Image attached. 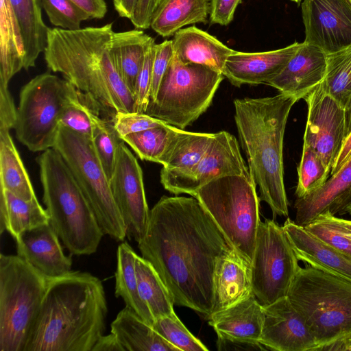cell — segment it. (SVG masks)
Wrapping results in <instances>:
<instances>
[{"label":"cell","instance_id":"obj_1","mask_svg":"<svg viewBox=\"0 0 351 351\" xmlns=\"http://www.w3.org/2000/svg\"><path fill=\"white\" fill-rule=\"evenodd\" d=\"M138 247L175 305L212 314L215 268L233 248L198 199L162 196L149 211Z\"/></svg>","mask_w":351,"mask_h":351},{"label":"cell","instance_id":"obj_2","mask_svg":"<svg viewBox=\"0 0 351 351\" xmlns=\"http://www.w3.org/2000/svg\"><path fill=\"white\" fill-rule=\"evenodd\" d=\"M107 313L97 277L71 271L49 279L24 351H92L104 335Z\"/></svg>","mask_w":351,"mask_h":351},{"label":"cell","instance_id":"obj_3","mask_svg":"<svg viewBox=\"0 0 351 351\" xmlns=\"http://www.w3.org/2000/svg\"><path fill=\"white\" fill-rule=\"evenodd\" d=\"M112 23L77 30L49 28L44 57L48 69L84 93L114 119L133 112L134 97L121 77L110 51Z\"/></svg>","mask_w":351,"mask_h":351},{"label":"cell","instance_id":"obj_4","mask_svg":"<svg viewBox=\"0 0 351 351\" xmlns=\"http://www.w3.org/2000/svg\"><path fill=\"white\" fill-rule=\"evenodd\" d=\"M298 99L289 94L236 99L234 121L249 172L259 199L273 215L287 217L289 202L284 182L283 141L289 114Z\"/></svg>","mask_w":351,"mask_h":351},{"label":"cell","instance_id":"obj_5","mask_svg":"<svg viewBox=\"0 0 351 351\" xmlns=\"http://www.w3.org/2000/svg\"><path fill=\"white\" fill-rule=\"evenodd\" d=\"M38 163L50 225L71 254L95 253L104 234L64 160L49 148L40 154Z\"/></svg>","mask_w":351,"mask_h":351},{"label":"cell","instance_id":"obj_6","mask_svg":"<svg viewBox=\"0 0 351 351\" xmlns=\"http://www.w3.org/2000/svg\"><path fill=\"white\" fill-rule=\"evenodd\" d=\"M287 298L308 326L315 351L351 337V281L310 265L300 267Z\"/></svg>","mask_w":351,"mask_h":351},{"label":"cell","instance_id":"obj_7","mask_svg":"<svg viewBox=\"0 0 351 351\" xmlns=\"http://www.w3.org/2000/svg\"><path fill=\"white\" fill-rule=\"evenodd\" d=\"M256 188L248 172L215 179L193 195L208 211L232 248L250 265L261 221Z\"/></svg>","mask_w":351,"mask_h":351},{"label":"cell","instance_id":"obj_8","mask_svg":"<svg viewBox=\"0 0 351 351\" xmlns=\"http://www.w3.org/2000/svg\"><path fill=\"white\" fill-rule=\"evenodd\" d=\"M49 278L19 255H0V351H24Z\"/></svg>","mask_w":351,"mask_h":351},{"label":"cell","instance_id":"obj_9","mask_svg":"<svg viewBox=\"0 0 351 351\" xmlns=\"http://www.w3.org/2000/svg\"><path fill=\"white\" fill-rule=\"evenodd\" d=\"M223 78L208 66L183 64L173 54L145 113L183 130L208 108Z\"/></svg>","mask_w":351,"mask_h":351},{"label":"cell","instance_id":"obj_10","mask_svg":"<svg viewBox=\"0 0 351 351\" xmlns=\"http://www.w3.org/2000/svg\"><path fill=\"white\" fill-rule=\"evenodd\" d=\"M52 148L70 169L104 235L123 241L127 237L126 227L91 141L60 125Z\"/></svg>","mask_w":351,"mask_h":351},{"label":"cell","instance_id":"obj_11","mask_svg":"<svg viewBox=\"0 0 351 351\" xmlns=\"http://www.w3.org/2000/svg\"><path fill=\"white\" fill-rule=\"evenodd\" d=\"M76 90L66 79L49 72L23 86L14 127L19 141L33 152L52 148L62 112Z\"/></svg>","mask_w":351,"mask_h":351},{"label":"cell","instance_id":"obj_12","mask_svg":"<svg viewBox=\"0 0 351 351\" xmlns=\"http://www.w3.org/2000/svg\"><path fill=\"white\" fill-rule=\"evenodd\" d=\"M298 263L282 226L273 219L261 221L251 271L253 293L263 306L287 296Z\"/></svg>","mask_w":351,"mask_h":351},{"label":"cell","instance_id":"obj_13","mask_svg":"<svg viewBox=\"0 0 351 351\" xmlns=\"http://www.w3.org/2000/svg\"><path fill=\"white\" fill-rule=\"evenodd\" d=\"M235 136L226 131L215 133L202 158L191 168L180 171L162 168L160 182L169 192L193 196L201 187L220 177L248 173Z\"/></svg>","mask_w":351,"mask_h":351},{"label":"cell","instance_id":"obj_14","mask_svg":"<svg viewBox=\"0 0 351 351\" xmlns=\"http://www.w3.org/2000/svg\"><path fill=\"white\" fill-rule=\"evenodd\" d=\"M304 99L308 106L304 144L315 151L330 173L346 138L345 108L322 83Z\"/></svg>","mask_w":351,"mask_h":351},{"label":"cell","instance_id":"obj_15","mask_svg":"<svg viewBox=\"0 0 351 351\" xmlns=\"http://www.w3.org/2000/svg\"><path fill=\"white\" fill-rule=\"evenodd\" d=\"M109 183L125 223L127 237L138 243L145 234L150 210L146 200L142 169L123 141L119 146Z\"/></svg>","mask_w":351,"mask_h":351},{"label":"cell","instance_id":"obj_16","mask_svg":"<svg viewBox=\"0 0 351 351\" xmlns=\"http://www.w3.org/2000/svg\"><path fill=\"white\" fill-rule=\"evenodd\" d=\"M304 42L326 53L351 45V0H303Z\"/></svg>","mask_w":351,"mask_h":351},{"label":"cell","instance_id":"obj_17","mask_svg":"<svg viewBox=\"0 0 351 351\" xmlns=\"http://www.w3.org/2000/svg\"><path fill=\"white\" fill-rule=\"evenodd\" d=\"M260 343L276 351H315L314 337L300 313L287 297L264 306Z\"/></svg>","mask_w":351,"mask_h":351},{"label":"cell","instance_id":"obj_18","mask_svg":"<svg viewBox=\"0 0 351 351\" xmlns=\"http://www.w3.org/2000/svg\"><path fill=\"white\" fill-rule=\"evenodd\" d=\"M302 43L263 52H241L230 55L222 74L235 86L266 84L277 76L299 49Z\"/></svg>","mask_w":351,"mask_h":351},{"label":"cell","instance_id":"obj_19","mask_svg":"<svg viewBox=\"0 0 351 351\" xmlns=\"http://www.w3.org/2000/svg\"><path fill=\"white\" fill-rule=\"evenodd\" d=\"M351 206V157L317 189L297 198L295 223L305 227L319 215H342Z\"/></svg>","mask_w":351,"mask_h":351},{"label":"cell","instance_id":"obj_20","mask_svg":"<svg viewBox=\"0 0 351 351\" xmlns=\"http://www.w3.org/2000/svg\"><path fill=\"white\" fill-rule=\"evenodd\" d=\"M59 237L49 222L23 232L15 240L17 255L49 279L71 272L72 260L66 256Z\"/></svg>","mask_w":351,"mask_h":351},{"label":"cell","instance_id":"obj_21","mask_svg":"<svg viewBox=\"0 0 351 351\" xmlns=\"http://www.w3.org/2000/svg\"><path fill=\"white\" fill-rule=\"evenodd\" d=\"M326 72V53L304 41L283 70L265 84L299 101L323 82Z\"/></svg>","mask_w":351,"mask_h":351},{"label":"cell","instance_id":"obj_22","mask_svg":"<svg viewBox=\"0 0 351 351\" xmlns=\"http://www.w3.org/2000/svg\"><path fill=\"white\" fill-rule=\"evenodd\" d=\"M282 228L299 261L351 281V257L330 246L289 218Z\"/></svg>","mask_w":351,"mask_h":351},{"label":"cell","instance_id":"obj_23","mask_svg":"<svg viewBox=\"0 0 351 351\" xmlns=\"http://www.w3.org/2000/svg\"><path fill=\"white\" fill-rule=\"evenodd\" d=\"M264 313V306L252 293L232 306L213 313L208 317V324L216 332L217 337L258 343Z\"/></svg>","mask_w":351,"mask_h":351},{"label":"cell","instance_id":"obj_24","mask_svg":"<svg viewBox=\"0 0 351 351\" xmlns=\"http://www.w3.org/2000/svg\"><path fill=\"white\" fill-rule=\"evenodd\" d=\"M213 288V313L232 306L253 293L251 265L234 249L219 260Z\"/></svg>","mask_w":351,"mask_h":351},{"label":"cell","instance_id":"obj_25","mask_svg":"<svg viewBox=\"0 0 351 351\" xmlns=\"http://www.w3.org/2000/svg\"><path fill=\"white\" fill-rule=\"evenodd\" d=\"M174 56L183 64H197L221 72L233 50L195 26L182 28L172 40Z\"/></svg>","mask_w":351,"mask_h":351},{"label":"cell","instance_id":"obj_26","mask_svg":"<svg viewBox=\"0 0 351 351\" xmlns=\"http://www.w3.org/2000/svg\"><path fill=\"white\" fill-rule=\"evenodd\" d=\"M155 40L143 29L113 33L110 51L123 82L134 97L138 75L148 47Z\"/></svg>","mask_w":351,"mask_h":351},{"label":"cell","instance_id":"obj_27","mask_svg":"<svg viewBox=\"0 0 351 351\" xmlns=\"http://www.w3.org/2000/svg\"><path fill=\"white\" fill-rule=\"evenodd\" d=\"M111 332L125 351H180L128 306L112 322Z\"/></svg>","mask_w":351,"mask_h":351},{"label":"cell","instance_id":"obj_28","mask_svg":"<svg viewBox=\"0 0 351 351\" xmlns=\"http://www.w3.org/2000/svg\"><path fill=\"white\" fill-rule=\"evenodd\" d=\"M19 27L23 43V69L28 70L35 66L40 53L47 44L49 27L42 17L40 0H9Z\"/></svg>","mask_w":351,"mask_h":351},{"label":"cell","instance_id":"obj_29","mask_svg":"<svg viewBox=\"0 0 351 351\" xmlns=\"http://www.w3.org/2000/svg\"><path fill=\"white\" fill-rule=\"evenodd\" d=\"M208 0H162L154 12L150 27L162 37L173 36L183 27L206 23Z\"/></svg>","mask_w":351,"mask_h":351},{"label":"cell","instance_id":"obj_30","mask_svg":"<svg viewBox=\"0 0 351 351\" xmlns=\"http://www.w3.org/2000/svg\"><path fill=\"white\" fill-rule=\"evenodd\" d=\"M49 223L46 209L38 199L25 200L0 187V232H8L14 240L25 231Z\"/></svg>","mask_w":351,"mask_h":351},{"label":"cell","instance_id":"obj_31","mask_svg":"<svg viewBox=\"0 0 351 351\" xmlns=\"http://www.w3.org/2000/svg\"><path fill=\"white\" fill-rule=\"evenodd\" d=\"M23 43L9 0H0V86H8L11 78L22 69Z\"/></svg>","mask_w":351,"mask_h":351},{"label":"cell","instance_id":"obj_32","mask_svg":"<svg viewBox=\"0 0 351 351\" xmlns=\"http://www.w3.org/2000/svg\"><path fill=\"white\" fill-rule=\"evenodd\" d=\"M0 126V187L25 200L37 199L29 175L10 134Z\"/></svg>","mask_w":351,"mask_h":351},{"label":"cell","instance_id":"obj_33","mask_svg":"<svg viewBox=\"0 0 351 351\" xmlns=\"http://www.w3.org/2000/svg\"><path fill=\"white\" fill-rule=\"evenodd\" d=\"M136 255V253L128 243L122 242L118 246L114 294L117 298L123 299L125 306L152 326L154 319L138 291L135 268Z\"/></svg>","mask_w":351,"mask_h":351},{"label":"cell","instance_id":"obj_34","mask_svg":"<svg viewBox=\"0 0 351 351\" xmlns=\"http://www.w3.org/2000/svg\"><path fill=\"white\" fill-rule=\"evenodd\" d=\"M214 136L215 133L191 132L177 128L160 164L170 171L191 168L206 153Z\"/></svg>","mask_w":351,"mask_h":351},{"label":"cell","instance_id":"obj_35","mask_svg":"<svg viewBox=\"0 0 351 351\" xmlns=\"http://www.w3.org/2000/svg\"><path fill=\"white\" fill-rule=\"evenodd\" d=\"M135 268L139 294L154 321L174 313V304L168 289L151 263L136 254Z\"/></svg>","mask_w":351,"mask_h":351},{"label":"cell","instance_id":"obj_36","mask_svg":"<svg viewBox=\"0 0 351 351\" xmlns=\"http://www.w3.org/2000/svg\"><path fill=\"white\" fill-rule=\"evenodd\" d=\"M325 91L346 108L351 96V45L326 53Z\"/></svg>","mask_w":351,"mask_h":351},{"label":"cell","instance_id":"obj_37","mask_svg":"<svg viewBox=\"0 0 351 351\" xmlns=\"http://www.w3.org/2000/svg\"><path fill=\"white\" fill-rule=\"evenodd\" d=\"M99 110L77 89L66 104L60 119V125L92 141L98 125L104 119Z\"/></svg>","mask_w":351,"mask_h":351},{"label":"cell","instance_id":"obj_38","mask_svg":"<svg viewBox=\"0 0 351 351\" xmlns=\"http://www.w3.org/2000/svg\"><path fill=\"white\" fill-rule=\"evenodd\" d=\"M176 128L165 123L161 126L127 134L121 138L141 160L160 164Z\"/></svg>","mask_w":351,"mask_h":351},{"label":"cell","instance_id":"obj_39","mask_svg":"<svg viewBox=\"0 0 351 351\" xmlns=\"http://www.w3.org/2000/svg\"><path fill=\"white\" fill-rule=\"evenodd\" d=\"M298 174L295 195L297 198H301L319 188L329 178L330 172L315 151L303 144Z\"/></svg>","mask_w":351,"mask_h":351},{"label":"cell","instance_id":"obj_40","mask_svg":"<svg viewBox=\"0 0 351 351\" xmlns=\"http://www.w3.org/2000/svg\"><path fill=\"white\" fill-rule=\"evenodd\" d=\"M122 141L114 126L113 119H105L97 127L91 141L108 180L113 173L118 148Z\"/></svg>","mask_w":351,"mask_h":351},{"label":"cell","instance_id":"obj_41","mask_svg":"<svg viewBox=\"0 0 351 351\" xmlns=\"http://www.w3.org/2000/svg\"><path fill=\"white\" fill-rule=\"evenodd\" d=\"M153 328L180 351H207L206 346L195 337L174 313L156 319Z\"/></svg>","mask_w":351,"mask_h":351},{"label":"cell","instance_id":"obj_42","mask_svg":"<svg viewBox=\"0 0 351 351\" xmlns=\"http://www.w3.org/2000/svg\"><path fill=\"white\" fill-rule=\"evenodd\" d=\"M50 23L58 28L77 30L90 16L71 0H40Z\"/></svg>","mask_w":351,"mask_h":351},{"label":"cell","instance_id":"obj_43","mask_svg":"<svg viewBox=\"0 0 351 351\" xmlns=\"http://www.w3.org/2000/svg\"><path fill=\"white\" fill-rule=\"evenodd\" d=\"M304 228L330 246L351 257V240L332 220L330 214L319 215Z\"/></svg>","mask_w":351,"mask_h":351},{"label":"cell","instance_id":"obj_44","mask_svg":"<svg viewBox=\"0 0 351 351\" xmlns=\"http://www.w3.org/2000/svg\"><path fill=\"white\" fill-rule=\"evenodd\" d=\"M155 45L154 41L147 49L138 75L134 94V112L145 113L149 104Z\"/></svg>","mask_w":351,"mask_h":351},{"label":"cell","instance_id":"obj_45","mask_svg":"<svg viewBox=\"0 0 351 351\" xmlns=\"http://www.w3.org/2000/svg\"><path fill=\"white\" fill-rule=\"evenodd\" d=\"M113 122L114 126L121 138L129 134L138 132L165 124V122L145 113L134 112L117 113L113 119Z\"/></svg>","mask_w":351,"mask_h":351},{"label":"cell","instance_id":"obj_46","mask_svg":"<svg viewBox=\"0 0 351 351\" xmlns=\"http://www.w3.org/2000/svg\"><path fill=\"white\" fill-rule=\"evenodd\" d=\"M173 56V49L172 40H165L159 44L156 43L149 101L155 98L160 83Z\"/></svg>","mask_w":351,"mask_h":351},{"label":"cell","instance_id":"obj_47","mask_svg":"<svg viewBox=\"0 0 351 351\" xmlns=\"http://www.w3.org/2000/svg\"><path fill=\"white\" fill-rule=\"evenodd\" d=\"M241 1V0H210V23L220 25L230 24Z\"/></svg>","mask_w":351,"mask_h":351},{"label":"cell","instance_id":"obj_48","mask_svg":"<svg viewBox=\"0 0 351 351\" xmlns=\"http://www.w3.org/2000/svg\"><path fill=\"white\" fill-rule=\"evenodd\" d=\"M162 0H137L130 21L136 29L150 27L152 15Z\"/></svg>","mask_w":351,"mask_h":351},{"label":"cell","instance_id":"obj_49","mask_svg":"<svg viewBox=\"0 0 351 351\" xmlns=\"http://www.w3.org/2000/svg\"><path fill=\"white\" fill-rule=\"evenodd\" d=\"M16 108L7 86H0V126L14 128Z\"/></svg>","mask_w":351,"mask_h":351},{"label":"cell","instance_id":"obj_50","mask_svg":"<svg viewBox=\"0 0 351 351\" xmlns=\"http://www.w3.org/2000/svg\"><path fill=\"white\" fill-rule=\"evenodd\" d=\"M81 9L84 10L90 19H103L107 12L105 0H71Z\"/></svg>","mask_w":351,"mask_h":351},{"label":"cell","instance_id":"obj_51","mask_svg":"<svg viewBox=\"0 0 351 351\" xmlns=\"http://www.w3.org/2000/svg\"><path fill=\"white\" fill-rule=\"evenodd\" d=\"M217 347L218 350H267L260 343H249L217 337Z\"/></svg>","mask_w":351,"mask_h":351},{"label":"cell","instance_id":"obj_52","mask_svg":"<svg viewBox=\"0 0 351 351\" xmlns=\"http://www.w3.org/2000/svg\"><path fill=\"white\" fill-rule=\"evenodd\" d=\"M92 351H125L116 335L110 332L109 335H103L95 344Z\"/></svg>","mask_w":351,"mask_h":351},{"label":"cell","instance_id":"obj_53","mask_svg":"<svg viewBox=\"0 0 351 351\" xmlns=\"http://www.w3.org/2000/svg\"><path fill=\"white\" fill-rule=\"evenodd\" d=\"M351 157V132L345 139L341 150L331 169L330 175L338 171Z\"/></svg>","mask_w":351,"mask_h":351},{"label":"cell","instance_id":"obj_54","mask_svg":"<svg viewBox=\"0 0 351 351\" xmlns=\"http://www.w3.org/2000/svg\"><path fill=\"white\" fill-rule=\"evenodd\" d=\"M115 10L121 17L130 19L137 0H112Z\"/></svg>","mask_w":351,"mask_h":351},{"label":"cell","instance_id":"obj_55","mask_svg":"<svg viewBox=\"0 0 351 351\" xmlns=\"http://www.w3.org/2000/svg\"><path fill=\"white\" fill-rule=\"evenodd\" d=\"M317 351H351V337L322 347Z\"/></svg>","mask_w":351,"mask_h":351},{"label":"cell","instance_id":"obj_56","mask_svg":"<svg viewBox=\"0 0 351 351\" xmlns=\"http://www.w3.org/2000/svg\"><path fill=\"white\" fill-rule=\"evenodd\" d=\"M330 217L335 223L351 240V220L339 218L332 215H330Z\"/></svg>","mask_w":351,"mask_h":351},{"label":"cell","instance_id":"obj_57","mask_svg":"<svg viewBox=\"0 0 351 351\" xmlns=\"http://www.w3.org/2000/svg\"><path fill=\"white\" fill-rule=\"evenodd\" d=\"M346 137L351 132V96L345 108Z\"/></svg>","mask_w":351,"mask_h":351},{"label":"cell","instance_id":"obj_58","mask_svg":"<svg viewBox=\"0 0 351 351\" xmlns=\"http://www.w3.org/2000/svg\"><path fill=\"white\" fill-rule=\"evenodd\" d=\"M346 213H348L350 215H351V206L348 208Z\"/></svg>","mask_w":351,"mask_h":351}]
</instances>
